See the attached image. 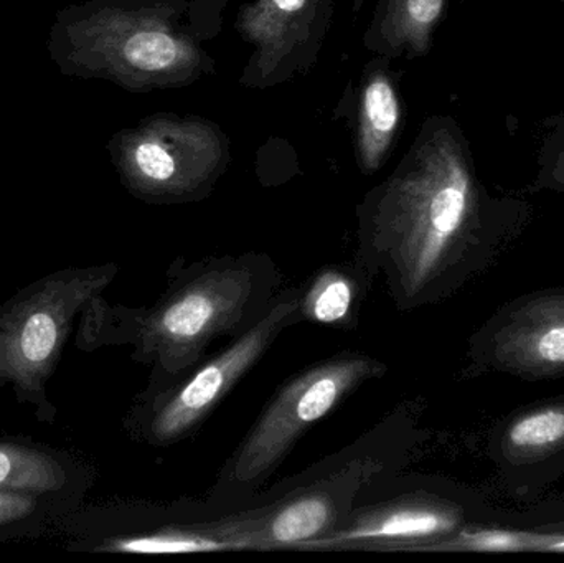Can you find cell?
Returning <instances> with one entry per match:
<instances>
[{
	"label": "cell",
	"instance_id": "1",
	"mask_svg": "<svg viewBox=\"0 0 564 563\" xmlns=\"http://www.w3.org/2000/svg\"><path fill=\"white\" fill-rule=\"evenodd\" d=\"M525 204L490 195L466 132L453 116L424 119L397 167L360 205L361 228L388 253L408 296L423 291L454 253L512 225Z\"/></svg>",
	"mask_w": 564,
	"mask_h": 563
},
{
	"label": "cell",
	"instance_id": "2",
	"mask_svg": "<svg viewBox=\"0 0 564 563\" xmlns=\"http://www.w3.org/2000/svg\"><path fill=\"white\" fill-rule=\"evenodd\" d=\"M230 0H79L55 13L46 52L68 78L102 79L148 95L217 72L208 45Z\"/></svg>",
	"mask_w": 564,
	"mask_h": 563
},
{
	"label": "cell",
	"instance_id": "3",
	"mask_svg": "<svg viewBox=\"0 0 564 563\" xmlns=\"http://www.w3.org/2000/svg\"><path fill=\"white\" fill-rule=\"evenodd\" d=\"M106 149L121 184L149 204L202 201L231 164L227 132L197 115L148 116L115 132Z\"/></svg>",
	"mask_w": 564,
	"mask_h": 563
},
{
	"label": "cell",
	"instance_id": "4",
	"mask_svg": "<svg viewBox=\"0 0 564 563\" xmlns=\"http://www.w3.org/2000/svg\"><path fill=\"white\" fill-rule=\"evenodd\" d=\"M116 268H68L40 278L0 304V387L52 415V379L73 321L115 278Z\"/></svg>",
	"mask_w": 564,
	"mask_h": 563
},
{
	"label": "cell",
	"instance_id": "5",
	"mask_svg": "<svg viewBox=\"0 0 564 563\" xmlns=\"http://www.w3.org/2000/svg\"><path fill=\"white\" fill-rule=\"evenodd\" d=\"M378 366L365 357H340L291 380L245 440L234 466L235 481L250 485L271 472L312 423L375 376Z\"/></svg>",
	"mask_w": 564,
	"mask_h": 563
},
{
	"label": "cell",
	"instance_id": "6",
	"mask_svg": "<svg viewBox=\"0 0 564 563\" xmlns=\"http://www.w3.org/2000/svg\"><path fill=\"white\" fill-rule=\"evenodd\" d=\"M335 0H251L235 29L251 45L240 76L248 89H270L307 75L327 39Z\"/></svg>",
	"mask_w": 564,
	"mask_h": 563
},
{
	"label": "cell",
	"instance_id": "7",
	"mask_svg": "<svg viewBox=\"0 0 564 563\" xmlns=\"http://www.w3.org/2000/svg\"><path fill=\"white\" fill-rule=\"evenodd\" d=\"M245 271H218L182 288L149 316L144 340L165 366L182 369L240 314L250 280Z\"/></svg>",
	"mask_w": 564,
	"mask_h": 563
},
{
	"label": "cell",
	"instance_id": "8",
	"mask_svg": "<svg viewBox=\"0 0 564 563\" xmlns=\"http://www.w3.org/2000/svg\"><path fill=\"white\" fill-rule=\"evenodd\" d=\"M297 310V301L278 304L230 349L202 367L155 412L151 433L158 442H172L191 432L230 392L238 379L263 356L276 334Z\"/></svg>",
	"mask_w": 564,
	"mask_h": 563
},
{
	"label": "cell",
	"instance_id": "9",
	"mask_svg": "<svg viewBox=\"0 0 564 563\" xmlns=\"http://www.w3.org/2000/svg\"><path fill=\"white\" fill-rule=\"evenodd\" d=\"M390 59L377 56L365 66L358 91L355 158L367 175L380 171L404 124V102Z\"/></svg>",
	"mask_w": 564,
	"mask_h": 563
},
{
	"label": "cell",
	"instance_id": "10",
	"mask_svg": "<svg viewBox=\"0 0 564 563\" xmlns=\"http://www.w3.org/2000/svg\"><path fill=\"white\" fill-rule=\"evenodd\" d=\"M497 343L503 364L532 372L564 370V297H542L520 307Z\"/></svg>",
	"mask_w": 564,
	"mask_h": 563
},
{
	"label": "cell",
	"instance_id": "11",
	"mask_svg": "<svg viewBox=\"0 0 564 563\" xmlns=\"http://www.w3.org/2000/svg\"><path fill=\"white\" fill-rule=\"evenodd\" d=\"M449 0H378L361 42L375 56L414 59L433 50Z\"/></svg>",
	"mask_w": 564,
	"mask_h": 563
},
{
	"label": "cell",
	"instance_id": "12",
	"mask_svg": "<svg viewBox=\"0 0 564 563\" xmlns=\"http://www.w3.org/2000/svg\"><path fill=\"white\" fill-rule=\"evenodd\" d=\"M457 519L446 509L424 505H403L378 512L348 531L334 538L314 539L302 548H345V545H373L387 542H413L437 538L454 531Z\"/></svg>",
	"mask_w": 564,
	"mask_h": 563
},
{
	"label": "cell",
	"instance_id": "13",
	"mask_svg": "<svg viewBox=\"0 0 564 563\" xmlns=\"http://www.w3.org/2000/svg\"><path fill=\"white\" fill-rule=\"evenodd\" d=\"M72 485V466L52 450L25 443L0 442V489L30 492L42 498L65 495Z\"/></svg>",
	"mask_w": 564,
	"mask_h": 563
},
{
	"label": "cell",
	"instance_id": "14",
	"mask_svg": "<svg viewBox=\"0 0 564 563\" xmlns=\"http://www.w3.org/2000/svg\"><path fill=\"white\" fill-rule=\"evenodd\" d=\"M334 508L325 496H307L289 502L276 512L263 532L264 545H302L318 539L330 528Z\"/></svg>",
	"mask_w": 564,
	"mask_h": 563
},
{
	"label": "cell",
	"instance_id": "15",
	"mask_svg": "<svg viewBox=\"0 0 564 563\" xmlns=\"http://www.w3.org/2000/svg\"><path fill=\"white\" fill-rule=\"evenodd\" d=\"M251 548L248 542L218 541L208 535L188 532H161L142 538L118 539L108 545L109 552L122 554H195V552H220L227 549Z\"/></svg>",
	"mask_w": 564,
	"mask_h": 563
},
{
	"label": "cell",
	"instance_id": "16",
	"mask_svg": "<svg viewBox=\"0 0 564 563\" xmlns=\"http://www.w3.org/2000/svg\"><path fill=\"white\" fill-rule=\"evenodd\" d=\"M564 442V407L527 413L507 432V445L520 455L546 452Z\"/></svg>",
	"mask_w": 564,
	"mask_h": 563
},
{
	"label": "cell",
	"instance_id": "17",
	"mask_svg": "<svg viewBox=\"0 0 564 563\" xmlns=\"http://www.w3.org/2000/svg\"><path fill=\"white\" fill-rule=\"evenodd\" d=\"M351 300L350 281L340 273H325L312 286L305 300V313L318 323L335 324L347 316Z\"/></svg>",
	"mask_w": 564,
	"mask_h": 563
},
{
	"label": "cell",
	"instance_id": "18",
	"mask_svg": "<svg viewBox=\"0 0 564 563\" xmlns=\"http://www.w3.org/2000/svg\"><path fill=\"white\" fill-rule=\"evenodd\" d=\"M536 191L564 194V112L543 122V138L539 149Z\"/></svg>",
	"mask_w": 564,
	"mask_h": 563
},
{
	"label": "cell",
	"instance_id": "19",
	"mask_svg": "<svg viewBox=\"0 0 564 563\" xmlns=\"http://www.w3.org/2000/svg\"><path fill=\"white\" fill-rule=\"evenodd\" d=\"M433 549L470 552H529L530 532L480 529V531L464 532L456 541L433 545Z\"/></svg>",
	"mask_w": 564,
	"mask_h": 563
},
{
	"label": "cell",
	"instance_id": "20",
	"mask_svg": "<svg viewBox=\"0 0 564 563\" xmlns=\"http://www.w3.org/2000/svg\"><path fill=\"white\" fill-rule=\"evenodd\" d=\"M42 511V496L0 489V529L22 524Z\"/></svg>",
	"mask_w": 564,
	"mask_h": 563
},
{
	"label": "cell",
	"instance_id": "21",
	"mask_svg": "<svg viewBox=\"0 0 564 563\" xmlns=\"http://www.w3.org/2000/svg\"><path fill=\"white\" fill-rule=\"evenodd\" d=\"M530 551L564 552V534H530Z\"/></svg>",
	"mask_w": 564,
	"mask_h": 563
},
{
	"label": "cell",
	"instance_id": "22",
	"mask_svg": "<svg viewBox=\"0 0 564 563\" xmlns=\"http://www.w3.org/2000/svg\"><path fill=\"white\" fill-rule=\"evenodd\" d=\"M351 6H354V13L357 15L360 12L361 7L365 6V0H351Z\"/></svg>",
	"mask_w": 564,
	"mask_h": 563
},
{
	"label": "cell",
	"instance_id": "23",
	"mask_svg": "<svg viewBox=\"0 0 564 563\" xmlns=\"http://www.w3.org/2000/svg\"><path fill=\"white\" fill-rule=\"evenodd\" d=\"M556 2L560 3V6H563L564 7V0H556Z\"/></svg>",
	"mask_w": 564,
	"mask_h": 563
}]
</instances>
